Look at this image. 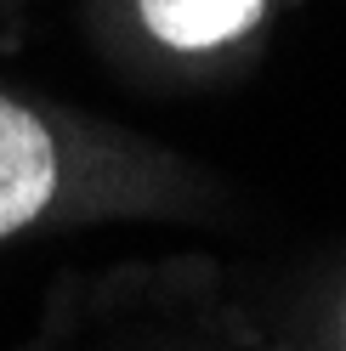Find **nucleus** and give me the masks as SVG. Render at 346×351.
<instances>
[{"instance_id": "obj_1", "label": "nucleus", "mask_w": 346, "mask_h": 351, "mask_svg": "<svg viewBox=\"0 0 346 351\" xmlns=\"http://www.w3.org/2000/svg\"><path fill=\"white\" fill-rule=\"evenodd\" d=\"M57 187V147L29 108L0 97V238L46 210Z\"/></svg>"}, {"instance_id": "obj_2", "label": "nucleus", "mask_w": 346, "mask_h": 351, "mask_svg": "<svg viewBox=\"0 0 346 351\" xmlns=\"http://www.w3.org/2000/svg\"><path fill=\"white\" fill-rule=\"evenodd\" d=\"M262 12V0H142V17L165 46L176 51H210L222 40L244 34Z\"/></svg>"}]
</instances>
